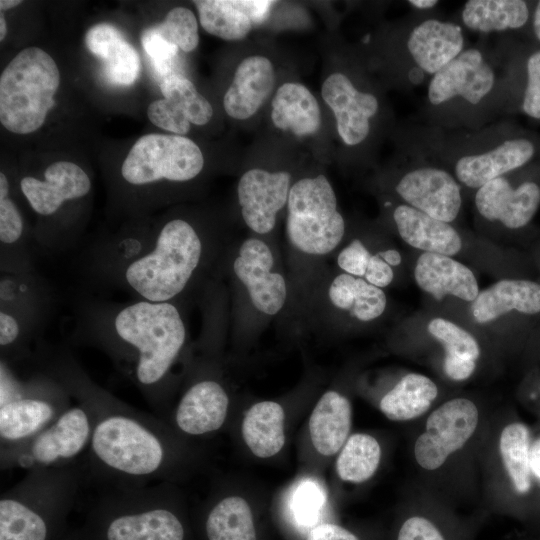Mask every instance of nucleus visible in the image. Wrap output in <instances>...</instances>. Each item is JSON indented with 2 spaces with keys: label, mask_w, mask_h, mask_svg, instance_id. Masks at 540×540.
Masks as SVG:
<instances>
[{
  "label": "nucleus",
  "mask_w": 540,
  "mask_h": 540,
  "mask_svg": "<svg viewBox=\"0 0 540 540\" xmlns=\"http://www.w3.org/2000/svg\"><path fill=\"white\" fill-rule=\"evenodd\" d=\"M243 8L253 25L263 23L270 14L274 1L268 0H242Z\"/></svg>",
  "instance_id": "obj_51"
},
{
  "label": "nucleus",
  "mask_w": 540,
  "mask_h": 540,
  "mask_svg": "<svg viewBox=\"0 0 540 540\" xmlns=\"http://www.w3.org/2000/svg\"><path fill=\"white\" fill-rule=\"evenodd\" d=\"M160 90L163 97L192 124L204 125L212 118L211 104L189 79L179 75L165 76L160 84Z\"/></svg>",
  "instance_id": "obj_39"
},
{
  "label": "nucleus",
  "mask_w": 540,
  "mask_h": 540,
  "mask_svg": "<svg viewBox=\"0 0 540 540\" xmlns=\"http://www.w3.org/2000/svg\"><path fill=\"white\" fill-rule=\"evenodd\" d=\"M274 85L275 71L268 58H245L236 68L233 81L224 95L226 113L237 120L250 118L267 100Z\"/></svg>",
  "instance_id": "obj_21"
},
{
  "label": "nucleus",
  "mask_w": 540,
  "mask_h": 540,
  "mask_svg": "<svg viewBox=\"0 0 540 540\" xmlns=\"http://www.w3.org/2000/svg\"><path fill=\"white\" fill-rule=\"evenodd\" d=\"M93 418L88 408L77 402L53 424L31 439L0 448V469L20 468L27 472L61 468L79 463L88 451Z\"/></svg>",
  "instance_id": "obj_10"
},
{
  "label": "nucleus",
  "mask_w": 540,
  "mask_h": 540,
  "mask_svg": "<svg viewBox=\"0 0 540 540\" xmlns=\"http://www.w3.org/2000/svg\"><path fill=\"white\" fill-rule=\"evenodd\" d=\"M273 254L260 239L249 238L239 248L233 272L246 287L252 304L266 315L277 314L285 304L287 287L284 277L272 272Z\"/></svg>",
  "instance_id": "obj_14"
},
{
  "label": "nucleus",
  "mask_w": 540,
  "mask_h": 540,
  "mask_svg": "<svg viewBox=\"0 0 540 540\" xmlns=\"http://www.w3.org/2000/svg\"><path fill=\"white\" fill-rule=\"evenodd\" d=\"M19 188L36 215L52 220L63 207L84 199L91 190L88 174L76 163L57 161L43 172V178L24 176Z\"/></svg>",
  "instance_id": "obj_13"
},
{
  "label": "nucleus",
  "mask_w": 540,
  "mask_h": 540,
  "mask_svg": "<svg viewBox=\"0 0 540 540\" xmlns=\"http://www.w3.org/2000/svg\"><path fill=\"white\" fill-rule=\"evenodd\" d=\"M203 166V154L191 139L150 133L134 143L120 172L126 184L144 187L162 181L187 182L198 176Z\"/></svg>",
  "instance_id": "obj_11"
},
{
  "label": "nucleus",
  "mask_w": 540,
  "mask_h": 540,
  "mask_svg": "<svg viewBox=\"0 0 540 540\" xmlns=\"http://www.w3.org/2000/svg\"><path fill=\"white\" fill-rule=\"evenodd\" d=\"M53 376L38 369L20 377L0 360V448L21 444L53 424L72 404Z\"/></svg>",
  "instance_id": "obj_6"
},
{
  "label": "nucleus",
  "mask_w": 540,
  "mask_h": 540,
  "mask_svg": "<svg viewBox=\"0 0 540 540\" xmlns=\"http://www.w3.org/2000/svg\"><path fill=\"white\" fill-rule=\"evenodd\" d=\"M364 277L368 283L381 288L392 282L394 273L391 266L376 254L371 256Z\"/></svg>",
  "instance_id": "obj_48"
},
{
  "label": "nucleus",
  "mask_w": 540,
  "mask_h": 540,
  "mask_svg": "<svg viewBox=\"0 0 540 540\" xmlns=\"http://www.w3.org/2000/svg\"><path fill=\"white\" fill-rule=\"evenodd\" d=\"M409 4L418 9H429L434 7L438 1L437 0H410Z\"/></svg>",
  "instance_id": "obj_54"
},
{
  "label": "nucleus",
  "mask_w": 540,
  "mask_h": 540,
  "mask_svg": "<svg viewBox=\"0 0 540 540\" xmlns=\"http://www.w3.org/2000/svg\"><path fill=\"white\" fill-rule=\"evenodd\" d=\"M205 532L208 540H256L248 503L236 495L221 498L207 514Z\"/></svg>",
  "instance_id": "obj_35"
},
{
  "label": "nucleus",
  "mask_w": 540,
  "mask_h": 540,
  "mask_svg": "<svg viewBox=\"0 0 540 540\" xmlns=\"http://www.w3.org/2000/svg\"><path fill=\"white\" fill-rule=\"evenodd\" d=\"M291 176L288 172L251 169L237 186L238 202L246 225L258 234H267L276 224L277 213L288 201Z\"/></svg>",
  "instance_id": "obj_16"
},
{
  "label": "nucleus",
  "mask_w": 540,
  "mask_h": 540,
  "mask_svg": "<svg viewBox=\"0 0 540 540\" xmlns=\"http://www.w3.org/2000/svg\"><path fill=\"white\" fill-rule=\"evenodd\" d=\"M77 319V339L104 352L166 421L172 369L188 336L176 303L84 300Z\"/></svg>",
  "instance_id": "obj_2"
},
{
  "label": "nucleus",
  "mask_w": 540,
  "mask_h": 540,
  "mask_svg": "<svg viewBox=\"0 0 540 540\" xmlns=\"http://www.w3.org/2000/svg\"><path fill=\"white\" fill-rule=\"evenodd\" d=\"M396 191L409 206L447 223L457 217L461 208L458 183L439 168L424 167L406 173Z\"/></svg>",
  "instance_id": "obj_18"
},
{
  "label": "nucleus",
  "mask_w": 540,
  "mask_h": 540,
  "mask_svg": "<svg viewBox=\"0 0 540 540\" xmlns=\"http://www.w3.org/2000/svg\"><path fill=\"white\" fill-rule=\"evenodd\" d=\"M472 315L487 323L508 313L540 314V283L529 279H503L479 292L472 302Z\"/></svg>",
  "instance_id": "obj_26"
},
{
  "label": "nucleus",
  "mask_w": 540,
  "mask_h": 540,
  "mask_svg": "<svg viewBox=\"0 0 540 540\" xmlns=\"http://www.w3.org/2000/svg\"><path fill=\"white\" fill-rule=\"evenodd\" d=\"M321 94L335 115L338 134L343 142L354 146L365 140L370 130L369 120L379 108L377 98L357 90L342 73L328 76Z\"/></svg>",
  "instance_id": "obj_19"
},
{
  "label": "nucleus",
  "mask_w": 540,
  "mask_h": 540,
  "mask_svg": "<svg viewBox=\"0 0 540 540\" xmlns=\"http://www.w3.org/2000/svg\"><path fill=\"white\" fill-rule=\"evenodd\" d=\"M207 258V244L189 221L172 218L154 229L146 252L112 286L151 302H174L190 288Z\"/></svg>",
  "instance_id": "obj_3"
},
{
  "label": "nucleus",
  "mask_w": 540,
  "mask_h": 540,
  "mask_svg": "<svg viewBox=\"0 0 540 540\" xmlns=\"http://www.w3.org/2000/svg\"><path fill=\"white\" fill-rule=\"evenodd\" d=\"M286 231L291 244L310 255H326L341 242L345 223L337 199L322 174L298 180L290 188Z\"/></svg>",
  "instance_id": "obj_9"
},
{
  "label": "nucleus",
  "mask_w": 540,
  "mask_h": 540,
  "mask_svg": "<svg viewBox=\"0 0 540 540\" xmlns=\"http://www.w3.org/2000/svg\"><path fill=\"white\" fill-rule=\"evenodd\" d=\"M60 73L54 59L38 47L21 50L0 77V121L8 131L30 134L54 107Z\"/></svg>",
  "instance_id": "obj_7"
},
{
  "label": "nucleus",
  "mask_w": 540,
  "mask_h": 540,
  "mask_svg": "<svg viewBox=\"0 0 540 540\" xmlns=\"http://www.w3.org/2000/svg\"><path fill=\"white\" fill-rule=\"evenodd\" d=\"M0 269L1 273L13 274L36 271L33 245L4 172L0 173Z\"/></svg>",
  "instance_id": "obj_23"
},
{
  "label": "nucleus",
  "mask_w": 540,
  "mask_h": 540,
  "mask_svg": "<svg viewBox=\"0 0 540 540\" xmlns=\"http://www.w3.org/2000/svg\"><path fill=\"white\" fill-rule=\"evenodd\" d=\"M397 540H444V538L428 519L414 516L403 523Z\"/></svg>",
  "instance_id": "obj_47"
},
{
  "label": "nucleus",
  "mask_w": 540,
  "mask_h": 540,
  "mask_svg": "<svg viewBox=\"0 0 540 540\" xmlns=\"http://www.w3.org/2000/svg\"><path fill=\"white\" fill-rule=\"evenodd\" d=\"M479 419L476 405L466 398H455L435 409L426 421V429L415 442L417 463L435 470L473 435Z\"/></svg>",
  "instance_id": "obj_12"
},
{
  "label": "nucleus",
  "mask_w": 540,
  "mask_h": 540,
  "mask_svg": "<svg viewBox=\"0 0 540 540\" xmlns=\"http://www.w3.org/2000/svg\"><path fill=\"white\" fill-rule=\"evenodd\" d=\"M500 453L515 490L525 494L531 487L530 433L523 423H511L501 432Z\"/></svg>",
  "instance_id": "obj_38"
},
{
  "label": "nucleus",
  "mask_w": 540,
  "mask_h": 540,
  "mask_svg": "<svg viewBox=\"0 0 540 540\" xmlns=\"http://www.w3.org/2000/svg\"><path fill=\"white\" fill-rule=\"evenodd\" d=\"M228 408L229 396L220 382L213 378L197 379L183 392L167 424L187 436L206 435L223 426Z\"/></svg>",
  "instance_id": "obj_15"
},
{
  "label": "nucleus",
  "mask_w": 540,
  "mask_h": 540,
  "mask_svg": "<svg viewBox=\"0 0 540 540\" xmlns=\"http://www.w3.org/2000/svg\"><path fill=\"white\" fill-rule=\"evenodd\" d=\"M378 255L390 266H398L401 263V255L396 250H386L379 252Z\"/></svg>",
  "instance_id": "obj_53"
},
{
  "label": "nucleus",
  "mask_w": 540,
  "mask_h": 540,
  "mask_svg": "<svg viewBox=\"0 0 540 540\" xmlns=\"http://www.w3.org/2000/svg\"><path fill=\"white\" fill-rule=\"evenodd\" d=\"M154 29L169 43L184 52L193 51L199 42L198 23L194 13L185 7L171 9Z\"/></svg>",
  "instance_id": "obj_42"
},
{
  "label": "nucleus",
  "mask_w": 540,
  "mask_h": 540,
  "mask_svg": "<svg viewBox=\"0 0 540 540\" xmlns=\"http://www.w3.org/2000/svg\"><path fill=\"white\" fill-rule=\"evenodd\" d=\"M463 45L461 28L437 19H427L414 27L407 41L413 60L428 74H436L455 59Z\"/></svg>",
  "instance_id": "obj_24"
},
{
  "label": "nucleus",
  "mask_w": 540,
  "mask_h": 540,
  "mask_svg": "<svg viewBox=\"0 0 540 540\" xmlns=\"http://www.w3.org/2000/svg\"><path fill=\"white\" fill-rule=\"evenodd\" d=\"M306 540H359L347 529L333 524L323 523L316 525L309 531Z\"/></svg>",
  "instance_id": "obj_49"
},
{
  "label": "nucleus",
  "mask_w": 540,
  "mask_h": 540,
  "mask_svg": "<svg viewBox=\"0 0 540 540\" xmlns=\"http://www.w3.org/2000/svg\"><path fill=\"white\" fill-rule=\"evenodd\" d=\"M522 107L528 116L540 119V51L534 52L527 61V86Z\"/></svg>",
  "instance_id": "obj_45"
},
{
  "label": "nucleus",
  "mask_w": 540,
  "mask_h": 540,
  "mask_svg": "<svg viewBox=\"0 0 540 540\" xmlns=\"http://www.w3.org/2000/svg\"><path fill=\"white\" fill-rule=\"evenodd\" d=\"M242 436L251 452L259 458L277 454L285 443L284 410L274 401L252 405L242 421Z\"/></svg>",
  "instance_id": "obj_31"
},
{
  "label": "nucleus",
  "mask_w": 540,
  "mask_h": 540,
  "mask_svg": "<svg viewBox=\"0 0 540 540\" xmlns=\"http://www.w3.org/2000/svg\"><path fill=\"white\" fill-rule=\"evenodd\" d=\"M7 33L6 21L3 12L0 14V41H3Z\"/></svg>",
  "instance_id": "obj_57"
},
{
  "label": "nucleus",
  "mask_w": 540,
  "mask_h": 540,
  "mask_svg": "<svg viewBox=\"0 0 540 540\" xmlns=\"http://www.w3.org/2000/svg\"><path fill=\"white\" fill-rule=\"evenodd\" d=\"M534 151V145L527 139L507 140L485 153L460 158L455 165V173L466 186L480 188L525 165L533 157Z\"/></svg>",
  "instance_id": "obj_27"
},
{
  "label": "nucleus",
  "mask_w": 540,
  "mask_h": 540,
  "mask_svg": "<svg viewBox=\"0 0 540 540\" xmlns=\"http://www.w3.org/2000/svg\"><path fill=\"white\" fill-rule=\"evenodd\" d=\"M202 28L209 34L227 41L244 39L253 28L242 0L193 1Z\"/></svg>",
  "instance_id": "obj_36"
},
{
  "label": "nucleus",
  "mask_w": 540,
  "mask_h": 540,
  "mask_svg": "<svg viewBox=\"0 0 540 540\" xmlns=\"http://www.w3.org/2000/svg\"><path fill=\"white\" fill-rule=\"evenodd\" d=\"M414 277L418 286L438 301L452 295L473 302L479 294L478 283L471 269L446 255L421 254Z\"/></svg>",
  "instance_id": "obj_25"
},
{
  "label": "nucleus",
  "mask_w": 540,
  "mask_h": 540,
  "mask_svg": "<svg viewBox=\"0 0 540 540\" xmlns=\"http://www.w3.org/2000/svg\"><path fill=\"white\" fill-rule=\"evenodd\" d=\"M476 368V361L445 357L444 371L452 380L462 381L469 378Z\"/></svg>",
  "instance_id": "obj_50"
},
{
  "label": "nucleus",
  "mask_w": 540,
  "mask_h": 540,
  "mask_svg": "<svg viewBox=\"0 0 540 540\" xmlns=\"http://www.w3.org/2000/svg\"><path fill=\"white\" fill-rule=\"evenodd\" d=\"M328 295L335 307L348 311L363 322L378 318L384 312L387 303L386 295L381 288L347 273L335 277Z\"/></svg>",
  "instance_id": "obj_32"
},
{
  "label": "nucleus",
  "mask_w": 540,
  "mask_h": 540,
  "mask_svg": "<svg viewBox=\"0 0 540 540\" xmlns=\"http://www.w3.org/2000/svg\"><path fill=\"white\" fill-rule=\"evenodd\" d=\"M52 303V289L36 271L1 273V360L13 364L29 357L30 344L47 319Z\"/></svg>",
  "instance_id": "obj_8"
},
{
  "label": "nucleus",
  "mask_w": 540,
  "mask_h": 540,
  "mask_svg": "<svg viewBox=\"0 0 540 540\" xmlns=\"http://www.w3.org/2000/svg\"><path fill=\"white\" fill-rule=\"evenodd\" d=\"M495 75L477 49L461 52L434 74L428 86V99L440 105L460 96L471 104L479 103L492 89Z\"/></svg>",
  "instance_id": "obj_17"
},
{
  "label": "nucleus",
  "mask_w": 540,
  "mask_h": 540,
  "mask_svg": "<svg viewBox=\"0 0 540 540\" xmlns=\"http://www.w3.org/2000/svg\"><path fill=\"white\" fill-rule=\"evenodd\" d=\"M326 503L323 487L314 479L305 478L297 482L288 498V508L295 524L310 527L318 521Z\"/></svg>",
  "instance_id": "obj_40"
},
{
  "label": "nucleus",
  "mask_w": 540,
  "mask_h": 540,
  "mask_svg": "<svg viewBox=\"0 0 540 540\" xmlns=\"http://www.w3.org/2000/svg\"><path fill=\"white\" fill-rule=\"evenodd\" d=\"M98 540H184L185 528L167 482L113 485L99 495Z\"/></svg>",
  "instance_id": "obj_5"
},
{
  "label": "nucleus",
  "mask_w": 540,
  "mask_h": 540,
  "mask_svg": "<svg viewBox=\"0 0 540 540\" xmlns=\"http://www.w3.org/2000/svg\"><path fill=\"white\" fill-rule=\"evenodd\" d=\"M39 369L57 379L93 418L86 475L108 486L167 482L181 453L174 431L99 386L67 349L41 352Z\"/></svg>",
  "instance_id": "obj_1"
},
{
  "label": "nucleus",
  "mask_w": 540,
  "mask_h": 540,
  "mask_svg": "<svg viewBox=\"0 0 540 540\" xmlns=\"http://www.w3.org/2000/svg\"><path fill=\"white\" fill-rule=\"evenodd\" d=\"M437 394V386L430 378L410 373L381 399L380 409L390 420H411L425 413Z\"/></svg>",
  "instance_id": "obj_33"
},
{
  "label": "nucleus",
  "mask_w": 540,
  "mask_h": 540,
  "mask_svg": "<svg viewBox=\"0 0 540 540\" xmlns=\"http://www.w3.org/2000/svg\"><path fill=\"white\" fill-rule=\"evenodd\" d=\"M351 413L345 396L336 391L322 395L309 420L311 441L320 454L331 456L343 447L351 428Z\"/></svg>",
  "instance_id": "obj_29"
},
{
  "label": "nucleus",
  "mask_w": 540,
  "mask_h": 540,
  "mask_svg": "<svg viewBox=\"0 0 540 540\" xmlns=\"http://www.w3.org/2000/svg\"><path fill=\"white\" fill-rule=\"evenodd\" d=\"M528 16L527 3L522 0H470L462 11L464 24L484 33L518 29Z\"/></svg>",
  "instance_id": "obj_34"
},
{
  "label": "nucleus",
  "mask_w": 540,
  "mask_h": 540,
  "mask_svg": "<svg viewBox=\"0 0 540 540\" xmlns=\"http://www.w3.org/2000/svg\"><path fill=\"white\" fill-rule=\"evenodd\" d=\"M141 44L149 56L154 68L160 74H166L177 55L178 47L166 41L153 26L141 33Z\"/></svg>",
  "instance_id": "obj_43"
},
{
  "label": "nucleus",
  "mask_w": 540,
  "mask_h": 540,
  "mask_svg": "<svg viewBox=\"0 0 540 540\" xmlns=\"http://www.w3.org/2000/svg\"><path fill=\"white\" fill-rule=\"evenodd\" d=\"M475 205L487 220L499 221L509 229H520L538 210L540 186L534 181H525L514 188L507 179L499 177L478 189Z\"/></svg>",
  "instance_id": "obj_20"
},
{
  "label": "nucleus",
  "mask_w": 540,
  "mask_h": 540,
  "mask_svg": "<svg viewBox=\"0 0 540 540\" xmlns=\"http://www.w3.org/2000/svg\"><path fill=\"white\" fill-rule=\"evenodd\" d=\"M531 470L540 478V440L530 452Z\"/></svg>",
  "instance_id": "obj_52"
},
{
  "label": "nucleus",
  "mask_w": 540,
  "mask_h": 540,
  "mask_svg": "<svg viewBox=\"0 0 540 540\" xmlns=\"http://www.w3.org/2000/svg\"><path fill=\"white\" fill-rule=\"evenodd\" d=\"M84 43L102 61L103 75L110 84L129 86L139 76V54L115 26L109 23L92 26L84 36Z\"/></svg>",
  "instance_id": "obj_22"
},
{
  "label": "nucleus",
  "mask_w": 540,
  "mask_h": 540,
  "mask_svg": "<svg viewBox=\"0 0 540 540\" xmlns=\"http://www.w3.org/2000/svg\"><path fill=\"white\" fill-rule=\"evenodd\" d=\"M271 119L278 129L300 137L316 133L321 125L316 98L306 86L295 82L284 83L277 89Z\"/></svg>",
  "instance_id": "obj_30"
},
{
  "label": "nucleus",
  "mask_w": 540,
  "mask_h": 540,
  "mask_svg": "<svg viewBox=\"0 0 540 540\" xmlns=\"http://www.w3.org/2000/svg\"><path fill=\"white\" fill-rule=\"evenodd\" d=\"M371 256L364 244L359 239H354L339 253L337 263L345 273L364 277Z\"/></svg>",
  "instance_id": "obj_46"
},
{
  "label": "nucleus",
  "mask_w": 540,
  "mask_h": 540,
  "mask_svg": "<svg viewBox=\"0 0 540 540\" xmlns=\"http://www.w3.org/2000/svg\"><path fill=\"white\" fill-rule=\"evenodd\" d=\"M381 458L378 441L368 434L351 435L337 458L338 476L346 482L361 483L377 470Z\"/></svg>",
  "instance_id": "obj_37"
},
{
  "label": "nucleus",
  "mask_w": 540,
  "mask_h": 540,
  "mask_svg": "<svg viewBox=\"0 0 540 540\" xmlns=\"http://www.w3.org/2000/svg\"><path fill=\"white\" fill-rule=\"evenodd\" d=\"M533 29L536 37L540 41V1L538 2L534 12Z\"/></svg>",
  "instance_id": "obj_55"
},
{
  "label": "nucleus",
  "mask_w": 540,
  "mask_h": 540,
  "mask_svg": "<svg viewBox=\"0 0 540 540\" xmlns=\"http://www.w3.org/2000/svg\"><path fill=\"white\" fill-rule=\"evenodd\" d=\"M393 218L401 238L414 248L452 256L462 247L458 232L449 223L437 220L409 205L397 206Z\"/></svg>",
  "instance_id": "obj_28"
},
{
  "label": "nucleus",
  "mask_w": 540,
  "mask_h": 540,
  "mask_svg": "<svg viewBox=\"0 0 540 540\" xmlns=\"http://www.w3.org/2000/svg\"><path fill=\"white\" fill-rule=\"evenodd\" d=\"M147 116L154 125L175 135L182 136L190 130L189 119L165 98L152 102L148 106Z\"/></svg>",
  "instance_id": "obj_44"
},
{
  "label": "nucleus",
  "mask_w": 540,
  "mask_h": 540,
  "mask_svg": "<svg viewBox=\"0 0 540 540\" xmlns=\"http://www.w3.org/2000/svg\"><path fill=\"white\" fill-rule=\"evenodd\" d=\"M85 477L82 463L27 472L1 494L0 540H48Z\"/></svg>",
  "instance_id": "obj_4"
},
{
  "label": "nucleus",
  "mask_w": 540,
  "mask_h": 540,
  "mask_svg": "<svg viewBox=\"0 0 540 540\" xmlns=\"http://www.w3.org/2000/svg\"><path fill=\"white\" fill-rule=\"evenodd\" d=\"M429 333L445 348V357L476 361L480 347L475 338L457 324L444 318H434L428 325Z\"/></svg>",
  "instance_id": "obj_41"
},
{
  "label": "nucleus",
  "mask_w": 540,
  "mask_h": 540,
  "mask_svg": "<svg viewBox=\"0 0 540 540\" xmlns=\"http://www.w3.org/2000/svg\"><path fill=\"white\" fill-rule=\"evenodd\" d=\"M20 4H22V1L20 0H1L0 9H1V12H3L11 8H14Z\"/></svg>",
  "instance_id": "obj_56"
}]
</instances>
